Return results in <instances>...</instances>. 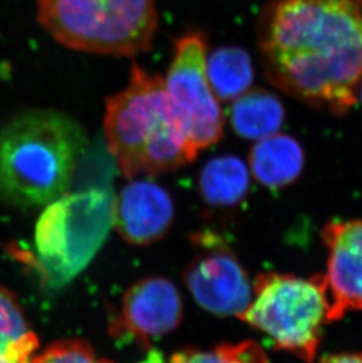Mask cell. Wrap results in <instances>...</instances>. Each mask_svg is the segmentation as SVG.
Returning a JSON list of instances; mask_svg holds the SVG:
<instances>
[{
    "mask_svg": "<svg viewBox=\"0 0 362 363\" xmlns=\"http://www.w3.org/2000/svg\"><path fill=\"white\" fill-rule=\"evenodd\" d=\"M267 78L300 101L342 116L362 80V0H273L258 23Z\"/></svg>",
    "mask_w": 362,
    "mask_h": 363,
    "instance_id": "obj_1",
    "label": "cell"
},
{
    "mask_svg": "<svg viewBox=\"0 0 362 363\" xmlns=\"http://www.w3.org/2000/svg\"><path fill=\"white\" fill-rule=\"evenodd\" d=\"M105 134L127 178L172 171L197 157L188 143L164 78L132 66L126 89L106 101Z\"/></svg>",
    "mask_w": 362,
    "mask_h": 363,
    "instance_id": "obj_2",
    "label": "cell"
},
{
    "mask_svg": "<svg viewBox=\"0 0 362 363\" xmlns=\"http://www.w3.org/2000/svg\"><path fill=\"white\" fill-rule=\"evenodd\" d=\"M86 146L82 127L50 110L21 114L0 132V196L35 207L58 199Z\"/></svg>",
    "mask_w": 362,
    "mask_h": 363,
    "instance_id": "obj_3",
    "label": "cell"
},
{
    "mask_svg": "<svg viewBox=\"0 0 362 363\" xmlns=\"http://www.w3.org/2000/svg\"><path fill=\"white\" fill-rule=\"evenodd\" d=\"M41 26L66 48L133 57L148 51L158 28L155 0H37Z\"/></svg>",
    "mask_w": 362,
    "mask_h": 363,
    "instance_id": "obj_4",
    "label": "cell"
},
{
    "mask_svg": "<svg viewBox=\"0 0 362 363\" xmlns=\"http://www.w3.org/2000/svg\"><path fill=\"white\" fill-rule=\"evenodd\" d=\"M253 298L240 320L266 334L278 350L314 361L334 308L324 274L311 278L267 273L256 279Z\"/></svg>",
    "mask_w": 362,
    "mask_h": 363,
    "instance_id": "obj_5",
    "label": "cell"
},
{
    "mask_svg": "<svg viewBox=\"0 0 362 363\" xmlns=\"http://www.w3.org/2000/svg\"><path fill=\"white\" fill-rule=\"evenodd\" d=\"M114 196L102 189L71 193L52 201L38 220L35 245L46 284L62 287L84 271L113 226Z\"/></svg>",
    "mask_w": 362,
    "mask_h": 363,
    "instance_id": "obj_6",
    "label": "cell"
},
{
    "mask_svg": "<svg viewBox=\"0 0 362 363\" xmlns=\"http://www.w3.org/2000/svg\"><path fill=\"white\" fill-rule=\"evenodd\" d=\"M164 84L192 150L198 155L218 143L225 116L209 84L207 44L202 32L190 31L177 39Z\"/></svg>",
    "mask_w": 362,
    "mask_h": 363,
    "instance_id": "obj_7",
    "label": "cell"
},
{
    "mask_svg": "<svg viewBox=\"0 0 362 363\" xmlns=\"http://www.w3.org/2000/svg\"><path fill=\"white\" fill-rule=\"evenodd\" d=\"M204 247L188 264L185 282L195 301L219 316H239L253 298L246 272L233 252L212 234L197 238Z\"/></svg>",
    "mask_w": 362,
    "mask_h": 363,
    "instance_id": "obj_8",
    "label": "cell"
},
{
    "mask_svg": "<svg viewBox=\"0 0 362 363\" xmlns=\"http://www.w3.org/2000/svg\"><path fill=\"white\" fill-rule=\"evenodd\" d=\"M182 319V300L175 284L163 278L144 279L125 293L120 314L111 325L116 337H128L150 348L152 337L175 330Z\"/></svg>",
    "mask_w": 362,
    "mask_h": 363,
    "instance_id": "obj_9",
    "label": "cell"
},
{
    "mask_svg": "<svg viewBox=\"0 0 362 363\" xmlns=\"http://www.w3.org/2000/svg\"><path fill=\"white\" fill-rule=\"evenodd\" d=\"M327 248L325 277L334 318L362 311V219L339 220L322 232Z\"/></svg>",
    "mask_w": 362,
    "mask_h": 363,
    "instance_id": "obj_10",
    "label": "cell"
},
{
    "mask_svg": "<svg viewBox=\"0 0 362 363\" xmlns=\"http://www.w3.org/2000/svg\"><path fill=\"white\" fill-rule=\"evenodd\" d=\"M175 216L168 193L148 180L125 186L114 196L113 225L124 240L133 245L157 242L168 233Z\"/></svg>",
    "mask_w": 362,
    "mask_h": 363,
    "instance_id": "obj_11",
    "label": "cell"
},
{
    "mask_svg": "<svg viewBox=\"0 0 362 363\" xmlns=\"http://www.w3.org/2000/svg\"><path fill=\"white\" fill-rule=\"evenodd\" d=\"M305 153L299 141L277 133L256 141L250 152L252 174L268 189H283L293 184L304 169Z\"/></svg>",
    "mask_w": 362,
    "mask_h": 363,
    "instance_id": "obj_12",
    "label": "cell"
},
{
    "mask_svg": "<svg viewBox=\"0 0 362 363\" xmlns=\"http://www.w3.org/2000/svg\"><path fill=\"white\" fill-rule=\"evenodd\" d=\"M286 118L279 96L263 89H251L234 100L231 107V123L243 139L261 140L279 133Z\"/></svg>",
    "mask_w": 362,
    "mask_h": 363,
    "instance_id": "obj_13",
    "label": "cell"
},
{
    "mask_svg": "<svg viewBox=\"0 0 362 363\" xmlns=\"http://www.w3.org/2000/svg\"><path fill=\"white\" fill-rule=\"evenodd\" d=\"M250 189L246 164L233 155H222L205 164L200 175V192L214 207H231L243 201Z\"/></svg>",
    "mask_w": 362,
    "mask_h": 363,
    "instance_id": "obj_14",
    "label": "cell"
},
{
    "mask_svg": "<svg viewBox=\"0 0 362 363\" xmlns=\"http://www.w3.org/2000/svg\"><path fill=\"white\" fill-rule=\"evenodd\" d=\"M207 76L219 100L234 101L252 87L253 64L241 48H220L207 58Z\"/></svg>",
    "mask_w": 362,
    "mask_h": 363,
    "instance_id": "obj_15",
    "label": "cell"
},
{
    "mask_svg": "<svg viewBox=\"0 0 362 363\" xmlns=\"http://www.w3.org/2000/svg\"><path fill=\"white\" fill-rule=\"evenodd\" d=\"M38 347L18 302L0 289V363H33Z\"/></svg>",
    "mask_w": 362,
    "mask_h": 363,
    "instance_id": "obj_16",
    "label": "cell"
},
{
    "mask_svg": "<svg viewBox=\"0 0 362 363\" xmlns=\"http://www.w3.org/2000/svg\"><path fill=\"white\" fill-rule=\"evenodd\" d=\"M171 363H267V357L258 343L243 341L213 350H182L171 357Z\"/></svg>",
    "mask_w": 362,
    "mask_h": 363,
    "instance_id": "obj_17",
    "label": "cell"
},
{
    "mask_svg": "<svg viewBox=\"0 0 362 363\" xmlns=\"http://www.w3.org/2000/svg\"><path fill=\"white\" fill-rule=\"evenodd\" d=\"M33 363H113L98 359L92 348L80 340H65L48 347Z\"/></svg>",
    "mask_w": 362,
    "mask_h": 363,
    "instance_id": "obj_18",
    "label": "cell"
},
{
    "mask_svg": "<svg viewBox=\"0 0 362 363\" xmlns=\"http://www.w3.org/2000/svg\"><path fill=\"white\" fill-rule=\"evenodd\" d=\"M318 363H362V354L340 353L331 354L322 357Z\"/></svg>",
    "mask_w": 362,
    "mask_h": 363,
    "instance_id": "obj_19",
    "label": "cell"
},
{
    "mask_svg": "<svg viewBox=\"0 0 362 363\" xmlns=\"http://www.w3.org/2000/svg\"><path fill=\"white\" fill-rule=\"evenodd\" d=\"M141 363H164V359H163L160 352L152 350L150 354L147 355L146 359L144 361H141Z\"/></svg>",
    "mask_w": 362,
    "mask_h": 363,
    "instance_id": "obj_20",
    "label": "cell"
}]
</instances>
